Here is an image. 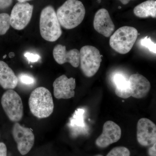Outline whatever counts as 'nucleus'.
Segmentation results:
<instances>
[{"instance_id": "obj_1", "label": "nucleus", "mask_w": 156, "mask_h": 156, "mask_svg": "<svg viewBox=\"0 0 156 156\" xmlns=\"http://www.w3.org/2000/svg\"><path fill=\"white\" fill-rule=\"evenodd\" d=\"M56 16L60 26L66 29H72L83 20L86 9L78 0H67L57 9Z\"/></svg>"}, {"instance_id": "obj_2", "label": "nucleus", "mask_w": 156, "mask_h": 156, "mask_svg": "<svg viewBox=\"0 0 156 156\" xmlns=\"http://www.w3.org/2000/svg\"><path fill=\"white\" fill-rule=\"evenodd\" d=\"M28 103L31 112L38 119L48 118L54 110L52 94L45 87L35 89L31 93Z\"/></svg>"}, {"instance_id": "obj_3", "label": "nucleus", "mask_w": 156, "mask_h": 156, "mask_svg": "<svg viewBox=\"0 0 156 156\" xmlns=\"http://www.w3.org/2000/svg\"><path fill=\"white\" fill-rule=\"evenodd\" d=\"M40 29L43 38L48 41H56L61 36L62 34L61 26L56 11L52 6H47L42 10Z\"/></svg>"}, {"instance_id": "obj_4", "label": "nucleus", "mask_w": 156, "mask_h": 156, "mask_svg": "<svg viewBox=\"0 0 156 156\" xmlns=\"http://www.w3.org/2000/svg\"><path fill=\"white\" fill-rule=\"evenodd\" d=\"M138 35V31L134 27H122L112 35L110 39V46L118 53L126 54L133 48Z\"/></svg>"}, {"instance_id": "obj_5", "label": "nucleus", "mask_w": 156, "mask_h": 156, "mask_svg": "<svg viewBox=\"0 0 156 156\" xmlns=\"http://www.w3.org/2000/svg\"><path fill=\"white\" fill-rule=\"evenodd\" d=\"M80 63L82 72L87 77L95 75L100 68L102 55L99 50L92 46H85L80 49Z\"/></svg>"}, {"instance_id": "obj_6", "label": "nucleus", "mask_w": 156, "mask_h": 156, "mask_svg": "<svg viewBox=\"0 0 156 156\" xmlns=\"http://www.w3.org/2000/svg\"><path fill=\"white\" fill-rule=\"evenodd\" d=\"M3 109L9 119L17 122L22 119L23 114V105L21 97L17 92L8 89L3 94L1 99Z\"/></svg>"}, {"instance_id": "obj_7", "label": "nucleus", "mask_w": 156, "mask_h": 156, "mask_svg": "<svg viewBox=\"0 0 156 156\" xmlns=\"http://www.w3.org/2000/svg\"><path fill=\"white\" fill-rule=\"evenodd\" d=\"M33 9L34 6L27 2H17L13 7L10 16L11 27L17 30L26 27L31 19Z\"/></svg>"}, {"instance_id": "obj_8", "label": "nucleus", "mask_w": 156, "mask_h": 156, "mask_svg": "<svg viewBox=\"0 0 156 156\" xmlns=\"http://www.w3.org/2000/svg\"><path fill=\"white\" fill-rule=\"evenodd\" d=\"M12 134L20 154L24 155L28 153L35 141L34 135L31 129L16 122L12 128Z\"/></svg>"}, {"instance_id": "obj_9", "label": "nucleus", "mask_w": 156, "mask_h": 156, "mask_svg": "<svg viewBox=\"0 0 156 156\" xmlns=\"http://www.w3.org/2000/svg\"><path fill=\"white\" fill-rule=\"evenodd\" d=\"M136 128V138L140 144L149 147L156 143V126L152 121L141 118L138 121Z\"/></svg>"}, {"instance_id": "obj_10", "label": "nucleus", "mask_w": 156, "mask_h": 156, "mask_svg": "<svg viewBox=\"0 0 156 156\" xmlns=\"http://www.w3.org/2000/svg\"><path fill=\"white\" fill-rule=\"evenodd\" d=\"M122 131L119 126L112 121H107L104 124L102 132L95 140L98 147L105 148L119 140Z\"/></svg>"}, {"instance_id": "obj_11", "label": "nucleus", "mask_w": 156, "mask_h": 156, "mask_svg": "<svg viewBox=\"0 0 156 156\" xmlns=\"http://www.w3.org/2000/svg\"><path fill=\"white\" fill-rule=\"evenodd\" d=\"M76 87L75 79L68 78L62 75L56 79L53 83V94L57 99H67L74 96Z\"/></svg>"}, {"instance_id": "obj_12", "label": "nucleus", "mask_w": 156, "mask_h": 156, "mask_svg": "<svg viewBox=\"0 0 156 156\" xmlns=\"http://www.w3.org/2000/svg\"><path fill=\"white\" fill-rule=\"evenodd\" d=\"M128 97L143 98L147 95L151 88L150 83L145 77L139 74L131 75L128 79Z\"/></svg>"}, {"instance_id": "obj_13", "label": "nucleus", "mask_w": 156, "mask_h": 156, "mask_svg": "<svg viewBox=\"0 0 156 156\" xmlns=\"http://www.w3.org/2000/svg\"><path fill=\"white\" fill-rule=\"evenodd\" d=\"M94 29L104 36L108 37L112 34L115 26L106 9H99L95 13L93 22Z\"/></svg>"}, {"instance_id": "obj_14", "label": "nucleus", "mask_w": 156, "mask_h": 156, "mask_svg": "<svg viewBox=\"0 0 156 156\" xmlns=\"http://www.w3.org/2000/svg\"><path fill=\"white\" fill-rule=\"evenodd\" d=\"M53 56L58 64L62 65L69 62L73 67H78L80 64V53L77 49L66 51L65 46L58 44L53 50Z\"/></svg>"}, {"instance_id": "obj_15", "label": "nucleus", "mask_w": 156, "mask_h": 156, "mask_svg": "<svg viewBox=\"0 0 156 156\" xmlns=\"http://www.w3.org/2000/svg\"><path fill=\"white\" fill-rule=\"evenodd\" d=\"M18 78L13 70L5 62L0 61V85L5 89H13L16 88Z\"/></svg>"}, {"instance_id": "obj_16", "label": "nucleus", "mask_w": 156, "mask_h": 156, "mask_svg": "<svg viewBox=\"0 0 156 156\" xmlns=\"http://www.w3.org/2000/svg\"><path fill=\"white\" fill-rule=\"evenodd\" d=\"M134 14L140 18L156 17V1L147 0L137 5L134 9Z\"/></svg>"}, {"instance_id": "obj_17", "label": "nucleus", "mask_w": 156, "mask_h": 156, "mask_svg": "<svg viewBox=\"0 0 156 156\" xmlns=\"http://www.w3.org/2000/svg\"><path fill=\"white\" fill-rule=\"evenodd\" d=\"M113 82L115 85V93L116 95L121 98H128V79L122 74L117 73L114 76Z\"/></svg>"}, {"instance_id": "obj_18", "label": "nucleus", "mask_w": 156, "mask_h": 156, "mask_svg": "<svg viewBox=\"0 0 156 156\" xmlns=\"http://www.w3.org/2000/svg\"><path fill=\"white\" fill-rule=\"evenodd\" d=\"M10 25V15L7 13L0 14V36L7 32Z\"/></svg>"}, {"instance_id": "obj_19", "label": "nucleus", "mask_w": 156, "mask_h": 156, "mask_svg": "<svg viewBox=\"0 0 156 156\" xmlns=\"http://www.w3.org/2000/svg\"><path fill=\"white\" fill-rule=\"evenodd\" d=\"M106 156H130V152L125 147H117L112 149Z\"/></svg>"}, {"instance_id": "obj_20", "label": "nucleus", "mask_w": 156, "mask_h": 156, "mask_svg": "<svg viewBox=\"0 0 156 156\" xmlns=\"http://www.w3.org/2000/svg\"><path fill=\"white\" fill-rule=\"evenodd\" d=\"M140 43L141 46L147 48L150 52L156 54V44L152 41L151 37H146L140 40Z\"/></svg>"}, {"instance_id": "obj_21", "label": "nucleus", "mask_w": 156, "mask_h": 156, "mask_svg": "<svg viewBox=\"0 0 156 156\" xmlns=\"http://www.w3.org/2000/svg\"><path fill=\"white\" fill-rule=\"evenodd\" d=\"M18 78L21 83L26 85H32L35 83V80L33 77L26 74H21Z\"/></svg>"}, {"instance_id": "obj_22", "label": "nucleus", "mask_w": 156, "mask_h": 156, "mask_svg": "<svg viewBox=\"0 0 156 156\" xmlns=\"http://www.w3.org/2000/svg\"><path fill=\"white\" fill-rule=\"evenodd\" d=\"M24 56L28 60L29 63H30V62H36L41 58V56L38 54H34L29 52H26L24 54Z\"/></svg>"}, {"instance_id": "obj_23", "label": "nucleus", "mask_w": 156, "mask_h": 156, "mask_svg": "<svg viewBox=\"0 0 156 156\" xmlns=\"http://www.w3.org/2000/svg\"><path fill=\"white\" fill-rule=\"evenodd\" d=\"M13 0H0V10L8 9L12 5Z\"/></svg>"}, {"instance_id": "obj_24", "label": "nucleus", "mask_w": 156, "mask_h": 156, "mask_svg": "<svg viewBox=\"0 0 156 156\" xmlns=\"http://www.w3.org/2000/svg\"><path fill=\"white\" fill-rule=\"evenodd\" d=\"M7 147L4 143H0V156H7Z\"/></svg>"}, {"instance_id": "obj_25", "label": "nucleus", "mask_w": 156, "mask_h": 156, "mask_svg": "<svg viewBox=\"0 0 156 156\" xmlns=\"http://www.w3.org/2000/svg\"><path fill=\"white\" fill-rule=\"evenodd\" d=\"M156 143L149 148L148 150V154L150 156H156Z\"/></svg>"}, {"instance_id": "obj_26", "label": "nucleus", "mask_w": 156, "mask_h": 156, "mask_svg": "<svg viewBox=\"0 0 156 156\" xmlns=\"http://www.w3.org/2000/svg\"><path fill=\"white\" fill-rule=\"evenodd\" d=\"M123 5H127L131 0H119Z\"/></svg>"}, {"instance_id": "obj_27", "label": "nucleus", "mask_w": 156, "mask_h": 156, "mask_svg": "<svg viewBox=\"0 0 156 156\" xmlns=\"http://www.w3.org/2000/svg\"><path fill=\"white\" fill-rule=\"evenodd\" d=\"M14 56H15V54H14V53H13V52H11V53H9V57H10V58H14Z\"/></svg>"}, {"instance_id": "obj_28", "label": "nucleus", "mask_w": 156, "mask_h": 156, "mask_svg": "<svg viewBox=\"0 0 156 156\" xmlns=\"http://www.w3.org/2000/svg\"><path fill=\"white\" fill-rule=\"evenodd\" d=\"M17 1L20 2H27V1H30V0H17Z\"/></svg>"}, {"instance_id": "obj_29", "label": "nucleus", "mask_w": 156, "mask_h": 156, "mask_svg": "<svg viewBox=\"0 0 156 156\" xmlns=\"http://www.w3.org/2000/svg\"><path fill=\"white\" fill-rule=\"evenodd\" d=\"M97 2H98V3H100L101 2V0H98Z\"/></svg>"}, {"instance_id": "obj_30", "label": "nucleus", "mask_w": 156, "mask_h": 156, "mask_svg": "<svg viewBox=\"0 0 156 156\" xmlns=\"http://www.w3.org/2000/svg\"><path fill=\"white\" fill-rule=\"evenodd\" d=\"M95 156H103L101 155H95Z\"/></svg>"}, {"instance_id": "obj_31", "label": "nucleus", "mask_w": 156, "mask_h": 156, "mask_svg": "<svg viewBox=\"0 0 156 156\" xmlns=\"http://www.w3.org/2000/svg\"><path fill=\"white\" fill-rule=\"evenodd\" d=\"M6 56H7V55H5V56H3V58H5L6 57Z\"/></svg>"}, {"instance_id": "obj_32", "label": "nucleus", "mask_w": 156, "mask_h": 156, "mask_svg": "<svg viewBox=\"0 0 156 156\" xmlns=\"http://www.w3.org/2000/svg\"><path fill=\"white\" fill-rule=\"evenodd\" d=\"M121 8H122V7H121V6H119V9H121Z\"/></svg>"}]
</instances>
